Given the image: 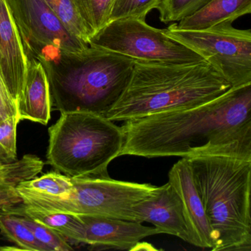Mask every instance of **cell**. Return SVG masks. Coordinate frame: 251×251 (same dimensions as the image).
<instances>
[{
    "mask_svg": "<svg viewBox=\"0 0 251 251\" xmlns=\"http://www.w3.org/2000/svg\"><path fill=\"white\" fill-rule=\"evenodd\" d=\"M120 156L223 155L251 161V83L199 106L125 121Z\"/></svg>",
    "mask_w": 251,
    "mask_h": 251,
    "instance_id": "6da1fadb",
    "label": "cell"
},
{
    "mask_svg": "<svg viewBox=\"0 0 251 251\" xmlns=\"http://www.w3.org/2000/svg\"><path fill=\"white\" fill-rule=\"evenodd\" d=\"M36 59L46 71L51 102L61 113L105 116L124 92L134 67L127 57L89 45L78 53L47 47Z\"/></svg>",
    "mask_w": 251,
    "mask_h": 251,
    "instance_id": "7a4b0ae2",
    "label": "cell"
},
{
    "mask_svg": "<svg viewBox=\"0 0 251 251\" xmlns=\"http://www.w3.org/2000/svg\"><path fill=\"white\" fill-rule=\"evenodd\" d=\"M231 87L207 62L180 65L134 61L128 84L104 117L125 122L187 109L213 100Z\"/></svg>",
    "mask_w": 251,
    "mask_h": 251,
    "instance_id": "3957f363",
    "label": "cell"
},
{
    "mask_svg": "<svg viewBox=\"0 0 251 251\" xmlns=\"http://www.w3.org/2000/svg\"><path fill=\"white\" fill-rule=\"evenodd\" d=\"M212 232L211 251H251V161L223 155L187 158Z\"/></svg>",
    "mask_w": 251,
    "mask_h": 251,
    "instance_id": "277c9868",
    "label": "cell"
},
{
    "mask_svg": "<svg viewBox=\"0 0 251 251\" xmlns=\"http://www.w3.org/2000/svg\"><path fill=\"white\" fill-rule=\"evenodd\" d=\"M48 132V164L70 177L109 176L108 165L124 142L121 127L86 111L61 113Z\"/></svg>",
    "mask_w": 251,
    "mask_h": 251,
    "instance_id": "5b68a950",
    "label": "cell"
},
{
    "mask_svg": "<svg viewBox=\"0 0 251 251\" xmlns=\"http://www.w3.org/2000/svg\"><path fill=\"white\" fill-rule=\"evenodd\" d=\"M71 181L73 189L64 198L18 193L23 205L32 209L138 222L133 208L156 188L148 183L114 180L110 176L71 177Z\"/></svg>",
    "mask_w": 251,
    "mask_h": 251,
    "instance_id": "8992f818",
    "label": "cell"
},
{
    "mask_svg": "<svg viewBox=\"0 0 251 251\" xmlns=\"http://www.w3.org/2000/svg\"><path fill=\"white\" fill-rule=\"evenodd\" d=\"M89 46L124 55L133 61L186 64L206 62L201 55L145 20L127 18L110 22L94 35Z\"/></svg>",
    "mask_w": 251,
    "mask_h": 251,
    "instance_id": "52a82bcc",
    "label": "cell"
},
{
    "mask_svg": "<svg viewBox=\"0 0 251 251\" xmlns=\"http://www.w3.org/2000/svg\"><path fill=\"white\" fill-rule=\"evenodd\" d=\"M232 23L202 30H182L173 24L169 36L201 55L232 87L251 83V33Z\"/></svg>",
    "mask_w": 251,
    "mask_h": 251,
    "instance_id": "ba28073f",
    "label": "cell"
},
{
    "mask_svg": "<svg viewBox=\"0 0 251 251\" xmlns=\"http://www.w3.org/2000/svg\"><path fill=\"white\" fill-rule=\"evenodd\" d=\"M21 36L27 58L45 47L78 53L89 47L64 27L45 0H7Z\"/></svg>",
    "mask_w": 251,
    "mask_h": 251,
    "instance_id": "9c48e42d",
    "label": "cell"
},
{
    "mask_svg": "<svg viewBox=\"0 0 251 251\" xmlns=\"http://www.w3.org/2000/svg\"><path fill=\"white\" fill-rule=\"evenodd\" d=\"M139 223H151L158 233H167L180 238L195 246L189 230L181 200L174 186L167 182L156 186L152 195L135 205Z\"/></svg>",
    "mask_w": 251,
    "mask_h": 251,
    "instance_id": "30bf717a",
    "label": "cell"
},
{
    "mask_svg": "<svg viewBox=\"0 0 251 251\" xmlns=\"http://www.w3.org/2000/svg\"><path fill=\"white\" fill-rule=\"evenodd\" d=\"M27 70V56L7 0H0V76L17 105Z\"/></svg>",
    "mask_w": 251,
    "mask_h": 251,
    "instance_id": "8fae6325",
    "label": "cell"
},
{
    "mask_svg": "<svg viewBox=\"0 0 251 251\" xmlns=\"http://www.w3.org/2000/svg\"><path fill=\"white\" fill-rule=\"evenodd\" d=\"M86 228V244L94 249L132 251L144 238L158 234L155 227L141 223L100 216L77 215Z\"/></svg>",
    "mask_w": 251,
    "mask_h": 251,
    "instance_id": "7c38bea8",
    "label": "cell"
},
{
    "mask_svg": "<svg viewBox=\"0 0 251 251\" xmlns=\"http://www.w3.org/2000/svg\"><path fill=\"white\" fill-rule=\"evenodd\" d=\"M169 182L174 186L181 200L185 217L195 239V246L212 249V232L195 187L187 158H182L173 165L169 173Z\"/></svg>",
    "mask_w": 251,
    "mask_h": 251,
    "instance_id": "4fadbf2b",
    "label": "cell"
},
{
    "mask_svg": "<svg viewBox=\"0 0 251 251\" xmlns=\"http://www.w3.org/2000/svg\"><path fill=\"white\" fill-rule=\"evenodd\" d=\"M51 104L45 68L36 58H27V75L17 105L20 121L27 120L47 126L50 120Z\"/></svg>",
    "mask_w": 251,
    "mask_h": 251,
    "instance_id": "5bb4252c",
    "label": "cell"
},
{
    "mask_svg": "<svg viewBox=\"0 0 251 251\" xmlns=\"http://www.w3.org/2000/svg\"><path fill=\"white\" fill-rule=\"evenodd\" d=\"M45 167L42 159L34 155H25L8 164L0 165V211H7L23 203L17 191L22 182L34 178Z\"/></svg>",
    "mask_w": 251,
    "mask_h": 251,
    "instance_id": "9a60e30c",
    "label": "cell"
},
{
    "mask_svg": "<svg viewBox=\"0 0 251 251\" xmlns=\"http://www.w3.org/2000/svg\"><path fill=\"white\" fill-rule=\"evenodd\" d=\"M251 13V0H211L193 15L177 24L182 30H202L220 23H232Z\"/></svg>",
    "mask_w": 251,
    "mask_h": 251,
    "instance_id": "2e32d148",
    "label": "cell"
},
{
    "mask_svg": "<svg viewBox=\"0 0 251 251\" xmlns=\"http://www.w3.org/2000/svg\"><path fill=\"white\" fill-rule=\"evenodd\" d=\"M16 215H25L50 227L75 243L86 244V228L78 216L61 212H50L27 208L23 203L7 210Z\"/></svg>",
    "mask_w": 251,
    "mask_h": 251,
    "instance_id": "e0dca14e",
    "label": "cell"
},
{
    "mask_svg": "<svg viewBox=\"0 0 251 251\" xmlns=\"http://www.w3.org/2000/svg\"><path fill=\"white\" fill-rule=\"evenodd\" d=\"M72 189L71 177L59 172L52 171L41 177L22 182L17 186V191L50 198H64Z\"/></svg>",
    "mask_w": 251,
    "mask_h": 251,
    "instance_id": "ac0fdd59",
    "label": "cell"
},
{
    "mask_svg": "<svg viewBox=\"0 0 251 251\" xmlns=\"http://www.w3.org/2000/svg\"><path fill=\"white\" fill-rule=\"evenodd\" d=\"M0 231L23 251H48L23 223L20 216L0 211Z\"/></svg>",
    "mask_w": 251,
    "mask_h": 251,
    "instance_id": "d6986e66",
    "label": "cell"
},
{
    "mask_svg": "<svg viewBox=\"0 0 251 251\" xmlns=\"http://www.w3.org/2000/svg\"><path fill=\"white\" fill-rule=\"evenodd\" d=\"M91 38L111 22L114 0H74Z\"/></svg>",
    "mask_w": 251,
    "mask_h": 251,
    "instance_id": "ffe728a7",
    "label": "cell"
},
{
    "mask_svg": "<svg viewBox=\"0 0 251 251\" xmlns=\"http://www.w3.org/2000/svg\"><path fill=\"white\" fill-rule=\"evenodd\" d=\"M45 1L70 33L89 45L90 33L79 14L74 0Z\"/></svg>",
    "mask_w": 251,
    "mask_h": 251,
    "instance_id": "44dd1931",
    "label": "cell"
},
{
    "mask_svg": "<svg viewBox=\"0 0 251 251\" xmlns=\"http://www.w3.org/2000/svg\"><path fill=\"white\" fill-rule=\"evenodd\" d=\"M211 0H160L156 9L162 23H179L202 9Z\"/></svg>",
    "mask_w": 251,
    "mask_h": 251,
    "instance_id": "7402d4cb",
    "label": "cell"
},
{
    "mask_svg": "<svg viewBox=\"0 0 251 251\" xmlns=\"http://www.w3.org/2000/svg\"><path fill=\"white\" fill-rule=\"evenodd\" d=\"M23 223L33 232L36 239L48 249V251H70L73 248L67 239L50 227L35 221L25 215H18Z\"/></svg>",
    "mask_w": 251,
    "mask_h": 251,
    "instance_id": "603a6c76",
    "label": "cell"
},
{
    "mask_svg": "<svg viewBox=\"0 0 251 251\" xmlns=\"http://www.w3.org/2000/svg\"><path fill=\"white\" fill-rule=\"evenodd\" d=\"M160 0H114L111 22L121 19L145 20L150 11L155 9Z\"/></svg>",
    "mask_w": 251,
    "mask_h": 251,
    "instance_id": "cb8c5ba5",
    "label": "cell"
},
{
    "mask_svg": "<svg viewBox=\"0 0 251 251\" xmlns=\"http://www.w3.org/2000/svg\"><path fill=\"white\" fill-rule=\"evenodd\" d=\"M20 122L18 116H13L0 123V147L14 159H17V128Z\"/></svg>",
    "mask_w": 251,
    "mask_h": 251,
    "instance_id": "d4e9b609",
    "label": "cell"
},
{
    "mask_svg": "<svg viewBox=\"0 0 251 251\" xmlns=\"http://www.w3.org/2000/svg\"><path fill=\"white\" fill-rule=\"evenodd\" d=\"M13 116H18L17 105L0 76V123Z\"/></svg>",
    "mask_w": 251,
    "mask_h": 251,
    "instance_id": "484cf974",
    "label": "cell"
},
{
    "mask_svg": "<svg viewBox=\"0 0 251 251\" xmlns=\"http://www.w3.org/2000/svg\"><path fill=\"white\" fill-rule=\"evenodd\" d=\"M17 159H14L12 157L10 156L1 147H0V165L1 164H8L13 162Z\"/></svg>",
    "mask_w": 251,
    "mask_h": 251,
    "instance_id": "4316f807",
    "label": "cell"
},
{
    "mask_svg": "<svg viewBox=\"0 0 251 251\" xmlns=\"http://www.w3.org/2000/svg\"><path fill=\"white\" fill-rule=\"evenodd\" d=\"M138 250H156L153 247H152V245L146 243V242H138L134 248H133L132 251H138Z\"/></svg>",
    "mask_w": 251,
    "mask_h": 251,
    "instance_id": "83f0119b",
    "label": "cell"
},
{
    "mask_svg": "<svg viewBox=\"0 0 251 251\" xmlns=\"http://www.w3.org/2000/svg\"><path fill=\"white\" fill-rule=\"evenodd\" d=\"M0 251H23V250L15 245L14 247H0Z\"/></svg>",
    "mask_w": 251,
    "mask_h": 251,
    "instance_id": "f1b7e54d",
    "label": "cell"
}]
</instances>
